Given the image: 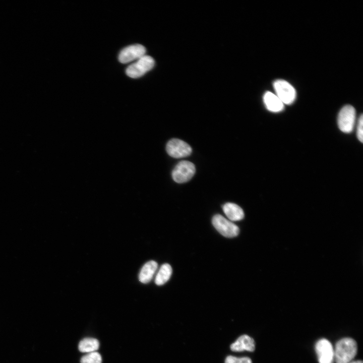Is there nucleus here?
<instances>
[{
    "mask_svg": "<svg viewBox=\"0 0 363 363\" xmlns=\"http://www.w3.org/2000/svg\"><path fill=\"white\" fill-rule=\"evenodd\" d=\"M357 346L351 338H344L336 343L334 350V358L336 363H349L355 356Z\"/></svg>",
    "mask_w": 363,
    "mask_h": 363,
    "instance_id": "nucleus-1",
    "label": "nucleus"
},
{
    "mask_svg": "<svg viewBox=\"0 0 363 363\" xmlns=\"http://www.w3.org/2000/svg\"><path fill=\"white\" fill-rule=\"evenodd\" d=\"M356 118L354 108L350 105L344 106L340 110L337 118L338 126L345 133L351 132L354 128Z\"/></svg>",
    "mask_w": 363,
    "mask_h": 363,
    "instance_id": "nucleus-2",
    "label": "nucleus"
},
{
    "mask_svg": "<svg viewBox=\"0 0 363 363\" xmlns=\"http://www.w3.org/2000/svg\"><path fill=\"white\" fill-rule=\"evenodd\" d=\"M155 62L150 56L145 55L126 69L127 75L132 78H137L144 75L154 67Z\"/></svg>",
    "mask_w": 363,
    "mask_h": 363,
    "instance_id": "nucleus-3",
    "label": "nucleus"
},
{
    "mask_svg": "<svg viewBox=\"0 0 363 363\" xmlns=\"http://www.w3.org/2000/svg\"><path fill=\"white\" fill-rule=\"evenodd\" d=\"M276 95L284 104H290L295 99L296 93L294 88L287 81L278 79L273 83Z\"/></svg>",
    "mask_w": 363,
    "mask_h": 363,
    "instance_id": "nucleus-4",
    "label": "nucleus"
},
{
    "mask_svg": "<svg viewBox=\"0 0 363 363\" xmlns=\"http://www.w3.org/2000/svg\"><path fill=\"white\" fill-rule=\"evenodd\" d=\"M215 229L226 237H233L239 233L238 227L220 214L214 215L212 220Z\"/></svg>",
    "mask_w": 363,
    "mask_h": 363,
    "instance_id": "nucleus-5",
    "label": "nucleus"
},
{
    "mask_svg": "<svg viewBox=\"0 0 363 363\" xmlns=\"http://www.w3.org/2000/svg\"><path fill=\"white\" fill-rule=\"evenodd\" d=\"M195 171V166L192 162L184 160L178 162L174 167L172 176L175 182L184 183L192 178Z\"/></svg>",
    "mask_w": 363,
    "mask_h": 363,
    "instance_id": "nucleus-6",
    "label": "nucleus"
},
{
    "mask_svg": "<svg viewBox=\"0 0 363 363\" xmlns=\"http://www.w3.org/2000/svg\"><path fill=\"white\" fill-rule=\"evenodd\" d=\"M166 149L169 155L176 158L188 156L192 153L191 146L185 141L178 139L169 140L166 144Z\"/></svg>",
    "mask_w": 363,
    "mask_h": 363,
    "instance_id": "nucleus-7",
    "label": "nucleus"
},
{
    "mask_svg": "<svg viewBox=\"0 0 363 363\" xmlns=\"http://www.w3.org/2000/svg\"><path fill=\"white\" fill-rule=\"evenodd\" d=\"M315 350L319 363H333L334 349L331 342L326 339L319 340L315 345Z\"/></svg>",
    "mask_w": 363,
    "mask_h": 363,
    "instance_id": "nucleus-8",
    "label": "nucleus"
},
{
    "mask_svg": "<svg viewBox=\"0 0 363 363\" xmlns=\"http://www.w3.org/2000/svg\"><path fill=\"white\" fill-rule=\"evenodd\" d=\"M146 49L141 44H136L128 46L121 50L118 60L122 64H126L135 59H138L145 55Z\"/></svg>",
    "mask_w": 363,
    "mask_h": 363,
    "instance_id": "nucleus-9",
    "label": "nucleus"
},
{
    "mask_svg": "<svg viewBox=\"0 0 363 363\" xmlns=\"http://www.w3.org/2000/svg\"><path fill=\"white\" fill-rule=\"evenodd\" d=\"M255 348L254 339L247 335L240 336L230 345V349L232 351L238 352L244 350L253 351Z\"/></svg>",
    "mask_w": 363,
    "mask_h": 363,
    "instance_id": "nucleus-10",
    "label": "nucleus"
},
{
    "mask_svg": "<svg viewBox=\"0 0 363 363\" xmlns=\"http://www.w3.org/2000/svg\"><path fill=\"white\" fill-rule=\"evenodd\" d=\"M263 101L267 109L273 112L282 111L284 104L277 96L270 91L265 92L263 96Z\"/></svg>",
    "mask_w": 363,
    "mask_h": 363,
    "instance_id": "nucleus-11",
    "label": "nucleus"
},
{
    "mask_svg": "<svg viewBox=\"0 0 363 363\" xmlns=\"http://www.w3.org/2000/svg\"><path fill=\"white\" fill-rule=\"evenodd\" d=\"M157 267L158 264L154 261H150L145 263L140 272L139 281L143 283L149 282L152 279Z\"/></svg>",
    "mask_w": 363,
    "mask_h": 363,
    "instance_id": "nucleus-12",
    "label": "nucleus"
},
{
    "mask_svg": "<svg viewBox=\"0 0 363 363\" xmlns=\"http://www.w3.org/2000/svg\"><path fill=\"white\" fill-rule=\"evenodd\" d=\"M222 208L226 216L231 221H239L244 217L243 210L234 203H227L223 206Z\"/></svg>",
    "mask_w": 363,
    "mask_h": 363,
    "instance_id": "nucleus-13",
    "label": "nucleus"
},
{
    "mask_svg": "<svg viewBox=\"0 0 363 363\" xmlns=\"http://www.w3.org/2000/svg\"><path fill=\"white\" fill-rule=\"evenodd\" d=\"M172 274V268L168 264H164L160 268L155 279L157 285L165 284L170 278Z\"/></svg>",
    "mask_w": 363,
    "mask_h": 363,
    "instance_id": "nucleus-14",
    "label": "nucleus"
},
{
    "mask_svg": "<svg viewBox=\"0 0 363 363\" xmlns=\"http://www.w3.org/2000/svg\"><path fill=\"white\" fill-rule=\"evenodd\" d=\"M99 346L97 339L93 338H85L79 343L78 348L82 352H92L96 351Z\"/></svg>",
    "mask_w": 363,
    "mask_h": 363,
    "instance_id": "nucleus-15",
    "label": "nucleus"
},
{
    "mask_svg": "<svg viewBox=\"0 0 363 363\" xmlns=\"http://www.w3.org/2000/svg\"><path fill=\"white\" fill-rule=\"evenodd\" d=\"M101 355L97 352H89L81 358V363H101Z\"/></svg>",
    "mask_w": 363,
    "mask_h": 363,
    "instance_id": "nucleus-16",
    "label": "nucleus"
},
{
    "mask_svg": "<svg viewBox=\"0 0 363 363\" xmlns=\"http://www.w3.org/2000/svg\"><path fill=\"white\" fill-rule=\"evenodd\" d=\"M225 363H252V362L248 357H237L230 355L226 358Z\"/></svg>",
    "mask_w": 363,
    "mask_h": 363,
    "instance_id": "nucleus-17",
    "label": "nucleus"
},
{
    "mask_svg": "<svg viewBox=\"0 0 363 363\" xmlns=\"http://www.w3.org/2000/svg\"><path fill=\"white\" fill-rule=\"evenodd\" d=\"M356 136L358 140L361 142H363V116L362 114L359 116L356 130Z\"/></svg>",
    "mask_w": 363,
    "mask_h": 363,
    "instance_id": "nucleus-18",
    "label": "nucleus"
},
{
    "mask_svg": "<svg viewBox=\"0 0 363 363\" xmlns=\"http://www.w3.org/2000/svg\"><path fill=\"white\" fill-rule=\"evenodd\" d=\"M349 363H362V361L361 360H356V361H350Z\"/></svg>",
    "mask_w": 363,
    "mask_h": 363,
    "instance_id": "nucleus-19",
    "label": "nucleus"
}]
</instances>
